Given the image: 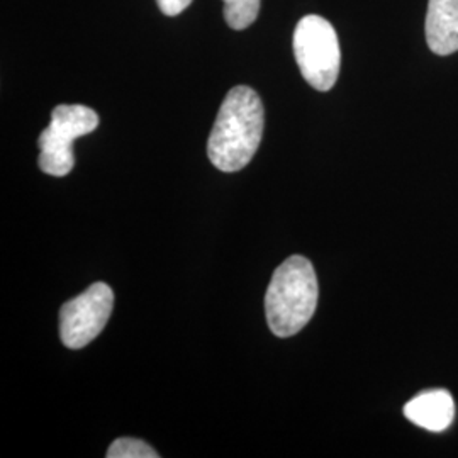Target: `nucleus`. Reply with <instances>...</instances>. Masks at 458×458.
Wrapping results in <instances>:
<instances>
[{"instance_id":"1","label":"nucleus","mask_w":458,"mask_h":458,"mask_svg":"<svg viewBox=\"0 0 458 458\" xmlns=\"http://www.w3.org/2000/svg\"><path fill=\"white\" fill-rule=\"evenodd\" d=\"M265 113L259 94L238 85L221 104L208 141L211 164L223 172H238L251 162L262 141Z\"/></svg>"},{"instance_id":"2","label":"nucleus","mask_w":458,"mask_h":458,"mask_svg":"<svg viewBox=\"0 0 458 458\" xmlns=\"http://www.w3.org/2000/svg\"><path fill=\"white\" fill-rule=\"evenodd\" d=\"M319 287L312 263L294 255L274 272L265 295L267 321L278 338H289L311 321Z\"/></svg>"},{"instance_id":"3","label":"nucleus","mask_w":458,"mask_h":458,"mask_svg":"<svg viewBox=\"0 0 458 458\" xmlns=\"http://www.w3.org/2000/svg\"><path fill=\"white\" fill-rule=\"evenodd\" d=\"M295 62L304 81L316 90L333 89L340 75L338 34L325 17H302L294 31Z\"/></svg>"},{"instance_id":"4","label":"nucleus","mask_w":458,"mask_h":458,"mask_svg":"<svg viewBox=\"0 0 458 458\" xmlns=\"http://www.w3.org/2000/svg\"><path fill=\"white\" fill-rule=\"evenodd\" d=\"M98 126V115L87 106H58L51 113V123L45 131L41 132L39 145V168L53 175L65 177L73 165V141L81 136L90 134Z\"/></svg>"},{"instance_id":"5","label":"nucleus","mask_w":458,"mask_h":458,"mask_svg":"<svg viewBox=\"0 0 458 458\" xmlns=\"http://www.w3.org/2000/svg\"><path fill=\"white\" fill-rule=\"evenodd\" d=\"M114 308V294L107 284L98 282L68 301L60 310V338L66 348L79 350L94 342L107 325Z\"/></svg>"},{"instance_id":"6","label":"nucleus","mask_w":458,"mask_h":458,"mask_svg":"<svg viewBox=\"0 0 458 458\" xmlns=\"http://www.w3.org/2000/svg\"><path fill=\"white\" fill-rule=\"evenodd\" d=\"M425 31L435 55L448 56L458 51V0H429Z\"/></svg>"},{"instance_id":"7","label":"nucleus","mask_w":458,"mask_h":458,"mask_svg":"<svg viewBox=\"0 0 458 458\" xmlns=\"http://www.w3.org/2000/svg\"><path fill=\"white\" fill-rule=\"evenodd\" d=\"M404 416L420 428L440 433L455 420V403L445 389L418 394L404 406Z\"/></svg>"},{"instance_id":"8","label":"nucleus","mask_w":458,"mask_h":458,"mask_svg":"<svg viewBox=\"0 0 458 458\" xmlns=\"http://www.w3.org/2000/svg\"><path fill=\"white\" fill-rule=\"evenodd\" d=\"M225 19L231 30L243 31L250 28L260 13V0H223Z\"/></svg>"},{"instance_id":"9","label":"nucleus","mask_w":458,"mask_h":458,"mask_svg":"<svg viewBox=\"0 0 458 458\" xmlns=\"http://www.w3.org/2000/svg\"><path fill=\"white\" fill-rule=\"evenodd\" d=\"M107 458H158V452H155V448H151L148 443L143 440H136V438H119L115 440L107 454Z\"/></svg>"},{"instance_id":"10","label":"nucleus","mask_w":458,"mask_h":458,"mask_svg":"<svg viewBox=\"0 0 458 458\" xmlns=\"http://www.w3.org/2000/svg\"><path fill=\"white\" fill-rule=\"evenodd\" d=\"M192 0H158V7L164 13L165 16H179L189 5Z\"/></svg>"}]
</instances>
